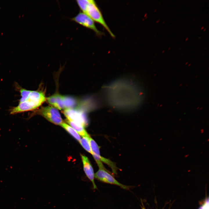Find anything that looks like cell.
<instances>
[{
    "label": "cell",
    "instance_id": "1",
    "mask_svg": "<svg viewBox=\"0 0 209 209\" xmlns=\"http://www.w3.org/2000/svg\"><path fill=\"white\" fill-rule=\"evenodd\" d=\"M15 88L20 93L21 97L18 105L12 107L10 110V114L35 110L39 107L46 100L44 93L39 90H27L18 83L15 84Z\"/></svg>",
    "mask_w": 209,
    "mask_h": 209
},
{
    "label": "cell",
    "instance_id": "2",
    "mask_svg": "<svg viewBox=\"0 0 209 209\" xmlns=\"http://www.w3.org/2000/svg\"><path fill=\"white\" fill-rule=\"evenodd\" d=\"M85 14L88 15L94 21L102 25L112 37H115V35L105 21L101 11L94 1L90 0Z\"/></svg>",
    "mask_w": 209,
    "mask_h": 209
},
{
    "label": "cell",
    "instance_id": "3",
    "mask_svg": "<svg viewBox=\"0 0 209 209\" xmlns=\"http://www.w3.org/2000/svg\"><path fill=\"white\" fill-rule=\"evenodd\" d=\"M36 112L33 114L41 115L55 125H61L64 122L58 109L52 106L42 107Z\"/></svg>",
    "mask_w": 209,
    "mask_h": 209
},
{
    "label": "cell",
    "instance_id": "4",
    "mask_svg": "<svg viewBox=\"0 0 209 209\" xmlns=\"http://www.w3.org/2000/svg\"><path fill=\"white\" fill-rule=\"evenodd\" d=\"M71 20L93 31L98 36L103 35V33L100 31L96 27L94 21L87 14L82 12H80Z\"/></svg>",
    "mask_w": 209,
    "mask_h": 209
},
{
    "label": "cell",
    "instance_id": "5",
    "mask_svg": "<svg viewBox=\"0 0 209 209\" xmlns=\"http://www.w3.org/2000/svg\"><path fill=\"white\" fill-rule=\"evenodd\" d=\"M94 177L101 181L117 185L123 189L129 190L130 188L129 186L122 184L118 182L106 168L99 169L95 174Z\"/></svg>",
    "mask_w": 209,
    "mask_h": 209
},
{
    "label": "cell",
    "instance_id": "6",
    "mask_svg": "<svg viewBox=\"0 0 209 209\" xmlns=\"http://www.w3.org/2000/svg\"><path fill=\"white\" fill-rule=\"evenodd\" d=\"M64 113L67 119L70 120L78 122L84 127L86 125L87 120L84 113L82 111L76 109H72L64 110Z\"/></svg>",
    "mask_w": 209,
    "mask_h": 209
},
{
    "label": "cell",
    "instance_id": "7",
    "mask_svg": "<svg viewBox=\"0 0 209 209\" xmlns=\"http://www.w3.org/2000/svg\"><path fill=\"white\" fill-rule=\"evenodd\" d=\"M84 171L88 179L92 183L93 188L97 189V188L94 182V175L93 167L89 159L87 156L81 155Z\"/></svg>",
    "mask_w": 209,
    "mask_h": 209
},
{
    "label": "cell",
    "instance_id": "8",
    "mask_svg": "<svg viewBox=\"0 0 209 209\" xmlns=\"http://www.w3.org/2000/svg\"><path fill=\"white\" fill-rule=\"evenodd\" d=\"M88 138L92 151V155L97 163L99 169L105 168L100 160L102 156L100 155L99 147L90 136L88 137Z\"/></svg>",
    "mask_w": 209,
    "mask_h": 209
},
{
    "label": "cell",
    "instance_id": "9",
    "mask_svg": "<svg viewBox=\"0 0 209 209\" xmlns=\"http://www.w3.org/2000/svg\"><path fill=\"white\" fill-rule=\"evenodd\" d=\"M63 95L59 93H55L46 98V100L52 106L57 109L64 110Z\"/></svg>",
    "mask_w": 209,
    "mask_h": 209
},
{
    "label": "cell",
    "instance_id": "10",
    "mask_svg": "<svg viewBox=\"0 0 209 209\" xmlns=\"http://www.w3.org/2000/svg\"><path fill=\"white\" fill-rule=\"evenodd\" d=\"M68 123L79 135L82 137H88L90 136L84 127L80 124L72 120L67 119Z\"/></svg>",
    "mask_w": 209,
    "mask_h": 209
},
{
    "label": "cell",
    "instance_id": "11",
    "mask_svg": "<svg viewBox=\"0 0 209 209\" xmlns=\"http://www.w3.org/2000/svg\"><path fill=\"white\" fill-rule=\"evenodd\" d=\"M64 110L74 108L77 104L76 100L71 97L63 96H62Z\"/></svg>",
    "mask_w": 209,
    "mask_h": 209
},
{
    "label": "cell",
    "instance_id": "12",
    "mask_svg": "<svg viewBox=\"0 0 209 209\" xmlns=\"http://www.w3.org/2000/svg\"><path fill=\"white\" fill-rule=\"evenodd\" d=\"M61 126L77 140L80 141L81 139L80 136L72 127L64 122Z\"/></svg>",
    "mask_w": 209,
    "mask_h": 209
},
{
    "label": "cell",
    "instance_id": "13",
    "mask_svg": "<svg viewBox=\"0 0 209 209\" xmlns=\"http://www.w3.org/2000/svg\"><path fill=\"white\" fill-rule=\"evenodd\" d=\"M79 142L86 151L91 154H92V151L88 137H82V138L81 139Z\"/></svg>",
    "mask_w": 209,
    "mask_h": 209
},
{
    "label": "cell",
    "instance_id": "14",
    "mask_svg": "<svg viewBox=\"0 0 209 209\" xmlns=\"http://www.w3.org/2000/svg\"><path fill=\"white\" fill-rule=\"evenodd\" d=\"M90 0H78L76 3L82 12L85 13Z\"/></svg>",
    "mask_w": 209,
    "mask_h": 209
},
{
    "label": "cell",
    "instance_id": "15",
    "mask_svg": "<svg viewBox=\"0 0 209 209\" xmlns=\"http://www.w3.org/2000/svg\"><path fill=\"white\" fill-rule=\"evenodd\" d=\"M200 209H208V199L205 203L200 208Z\"/></svg>",
    "mask_w": 209,
    "mask_h": 209
},
{
    "label": "cell",
    "instance_id": "16",
    "mask_svg": "<svg viewBox=\"0 0 209 209\" xmlns=\"http://www.w3.org/2000/svg\"><path fill=\"white\" fill-rule=\"evenodd\" d=\"M160 20V19H159L158 20H157V21H156V23H158V22H159Z\"/></svg>",
    "mask_w": 209,
    "mask_h": 209
},
{
    "label": "cell",
    "instance_id": "17",
    "mask_svg": "<svg viewBox=\"0 0 209 209\" xmlns=\"http://www.w3.org/2000/svg\"><path fill=\"white\" fill-rule=\"evenodd\" d=\"M188 39V37H187L185 39V41H187Z\"/></svg>",
    "mask_w": 209,
    "mask_h": 209
},
{
    "label": "cell",
    "instance_id": "18",
    "mask_svg": "<svg viewBox=\"0 0 209 209\" xmlns=\"http://www.w3.org/2000/svg\"><path fill=\"white\" fill-rule=\"evenodd\" d=\"M203 28H204V26H203L202 27H201V29H203Z\"/></svg>",
    "mask_w": 209,
    "mask_h": 209
},
{
    "label": "cell",
    "instance_id": "19",
    "mask_svg": "<svg viewBox=\"0 0 209 209\" xmlns=\"http://www.w3.org/2000/svg\"><path fill=\"white\" fill-rule=\"evenodd\" d=\"M164 51H165V50H163L162 52V53H163Z\"/></svg>",
    "mask_w": 209,
    "mask_h": 209
},
{
    "label": "cell",
    "instance_id": "20",
    "mask_svg": "<svg viewBox=\"0 0 209 209\" xmlns=\"http://www.w3.org/2000/svg\"><path fill=\"white\" fill-rule=\"evenodd\" d=\"M206 28H204V30H203V31H205V30H206Z\"/></svg>",
    "mask_w": 209,
    "mask_h": 209
},
{
    "label": "cell",
    "instance_id": "21",
    "mask_svg": "<svg viewBox=\"0 0 209 209\" xmlns=\"http://www.w3.org/2000/svg\"><path fill=\"white\" fill-rule=\"evenodd\" d=\"M170 47H169L168 48V50H169L170 49Z\"/></svg>",
    "mask_w": 209,
    "mask_h": 209
},
{
    "label": "cell",
    "instance_id": "22",
    "mask_svg": "<svg viewBox=\"0 0 209 209\" xmlns=\"http://www.w3.org/2000/svg\"><path fill=\"white\" fill-rule=\"evenodd\" d=\"M156 10H157V9H156L155 10H154V12H155L156 11Z\"/></svg>",
    "mask_w": 209,
    "mask_h": 209
},
{
    "label": "cell",
    "instance_id": "23",
    "mask_svg": "<svg viewBox=\"0 0 209 209\" xmlns=\"http://www.w3.org/2000/svg\"><path fill=\"white\" fill-rule=\"evenodd\" d=\"M165 22V21H164L163 22V24H164Z\"/></svg>",
    "mask_w": 209,
    "mask_h": 209
}]
</instances>
